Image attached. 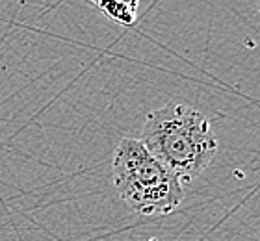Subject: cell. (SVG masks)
<instances>
[{"instance_id":"6da1fadb","label":"cell","mask_w":260,"mask_h":241,"mask_svg":"<svg viewBox=\"0 0 260 241\" xmlns=\"http://www.w3.org/2000/svg\"><path fill=\"white\" fill-rule=\"evenodd\" d=\"M140 141L182 182L203 175L217 154L212 123L184 102H169L149 112Z\"/></svg>"},{"instance_id":"7a4b0ae2","label":"cell","mask_w":260,"mask_h":241,"mask_svg":"<svg viewBox=\"0 0 260 241\" xmlns=\"http://www.w3.org/2000/svg\"><path fill=\"white\" fill-rule=\"evenodd\" d=\"M112 180L121 200L140 215H168L184 200L182 180L136 137L115 147Z\"/></svg>"},{"instance_id":"3957f363","label":"cell","mask_w":260,"mask_h":241,"mask_svg":"<svg viewBox=\"0 0 260 241\" xmlns=\"http://www.w3.org/2000/svg\"><path fill=\"white\" fill-rule=\"evenodd\" d=\"M138 6L140 0H103L99 10L117 24L132 26L138 17Z\"/></svg>"},{"instance_id":"277c9868","label":"cell","mask_w":260,"mask_h":241,"mask_svg":"<svg viewBox=\"0 0 260 241\" xmlns=\"http://www.w3.org/2000/svg\"><path fill=\"white\" fill-rule=\"evenodd\" d=\"M256 13H258V17H260V0H258V4H256Z\"/></svg>"},{"instance_id":"5b68a950","label":"cell","mask_w":260,"mask_h":241,"mask_svg":"<svg viewBox=\"0 0 260 241\" xmlns=\"http://www.w3.org/2000/svg\"><path fill=\"white\" fill-rule=\"evenodd\" d=\"M93 2H95V4L99 6V4H101V2H103V0H93Z\"/></svg>"}]
</instances>
